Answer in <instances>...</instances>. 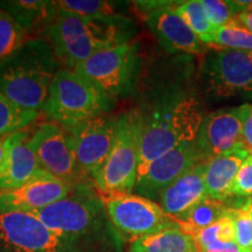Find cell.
<instances>
[{
  "instance_id": "cell-12",
  "label": "cell",
  "mask_w": 252,
  "mask_h": 252,
  "mask_svg": "<svg viewBox=\"0 0 252 252\" xmlns=\"http://www.w3.org/2000/svg\"><path fill=\"white\" fill-rule=\"evenodd\" d=\"M178 2L135 1L134 4L147 27L167 53L178 56L202 54L204 45L176 13Z\"/></svg>"
},
{
  "instance_id": "cell-23",
  "label": "cell",
  "mask_w": 252,
  "mask_h": 252,
  "mask_svg": "<svg viewBox=\"0 0 252 252\" xmlns=\"http://www.w3.org/2000/svg\"><path fill=\"white\" fill-rule=\"evenodd\" d=\"M230 208L231 206L229 203L207 197L191 208L178 220L188 232L195 235L201 230L215 224L216 222L228 215Z\"/></svg>"
},
{
  "instance_id": "cell-13",
  "label": "cell",
  "mask_w": 252,
  "mask_h": 252,
  "mask_svg": "<svg viewBox=\"0 0 252 252\" xmlns=\"http://www.w3.org/2000/svg\"><path fill=\"white\" fill-rule=\"evenodd\" d=\"M116 123L117 116L104 115L70 127H63L70 135L78 168L91 181L98 174L112 149Z\"/></svg>"
},
{
  "instance_id": "cell-33",
  "label": "cell",
  "mask_w": 252,
  "mask_h": 252,
  "mask_svg": "<svg viewBox=\"0 0 252 252\" xmlns=\"http://www.w3.org/2000/svg\"><path fill=\"white\" fill-rule=\"evenodd\" d=\"M236 23H237L239 26L247 28L249 32L252 33V8L249 9V11L239 13L237 17H236Z\"/></svg>"
},
{
  "instance_id": "cell-7",
  "label": "cell",
  "mask_w": 252,
  "mask_h": 252,
  "mask_svg": "<svg viewBox=\"0 0 252 252\" xmlns=\"http://www.w3.org/2000/svg\"><path fill=\"white\" fill-rule=\"evenodd\" d=\"M141 134L143 121L137 108L117 116L112 149L93 181L100 194L133 191L140 161Z\"/></svg>"
},
{
  "instance_id": "cell-25",
  "label": "cell",
  "mask_w": 252,
  "mask_h": 252,
  "mask_svg": "<svg viewBox=\"0 0 252 252\" xmlns=\"http://www.w3.org/2000/svg\"><path fill=\"white\" fill-rule=\"evenodd\" d=\"M175 11L204 46L214 45L216 28L208 19L201 0L179 1Z\"/></svg>"
},
{
  "instance_id": "cell-14",
  "label": "cell",
  "mask_w": 252,
  "mask_h": 252,
  "mask_svg": "<svg viewBox=\"0 0 252 252\" xmlns=\"http://www.w3.org/2000/svg\"><path fill=\"white\" fill-rule=\"evenodd\" d=\"M251 111L252 104L247 103L216 110L204 116L194 141L207 161L242 143L244 123Z\"/></svg>"
},
{
  "instance_id": "cell-22",
  "label": "cell",
  "mask_w": 252,
  "mask_h": 252,
  "mask_svg": "<svg viewBox=\"0 0 252 252\" xmlns=\"http://www.w3.org/2000/svg\"><path fill=\"white\" fill-rule=\"evenodd\" d=\"M200 252H241L236 244V230L231 216L226 215L194 235Z\"/></svg>"
},
{
  "instance_id": "cell-6",
  "label": "cell",
  "mask_w": 252,
  "mask_h": 252,
  "mask_svg": "<svg viewBox=\"0 0 252 252\" xmlns=\"http://www.w3.org/2000/svg\"><path fill=\"white\" fill-rule=\"evenodd\" d=\"M113 100L74 69H61L53 80L42 111L62 127L106 115Z\"/></svg>"
},
{
  "instance_id": "cell-15",
  "label": "cell",
  "mask_w": 252,
  "mask_h": 252,
  "mask_svg": "<svg viewBox=\"0 0 252 252\" xmlns=\"http://www.w3.org/2000/svg\"><path fill=\"white\" fill-rule=\"evenodd\" d=\"M206 161L195 141L180 145L150 163L138 176L133 191L150 200H157L160 191L178 180L189 169Z\"/></svg>"
},
{
  "instance_id": "cell-9",
  "label": "cell",
  "mask_w": 252,
  "mask_h": 252,
  "mask_svg": "<svg viewBox=\"0 0 252 252\" xmlns=\"http://www.w3.org/2000/svg\"><path fill=\"white\" fill-rule=\"evenodd\" d=\"M102 195L110 222L121 238L134 239L184 226L159 203L132 193Z\"/></svg>"
},
{
  "instance_id": "cell-20",
  "label": "cell",
  "mask_w": 252,
  "mask_h": 252,
  "mask_svg": "<svg viewBox=\"0 0 252 252\" xmlns=\"http://www.w3.org/2000/svg\"><path fill=\"white\" fill-rule=\"evenodd\" d=\"M0 8L7 12L27 35L40 32L45 34L59 13L56 1L46 0H7L0 1Z\"/></svg>"
},
{
  "instance_id": "cell-18",
  "label": "cell",
  "mask_w": 252,
  "mask_h": 252,
  "mask_svg": "<svg viewBox=\"0 0 252 252\" xmlns=\"http://www.w3.org/2000/svg\"><path fill=\"white\" fill-rule=\"evenodd\" d=\"M206 162L189 169L158 195L160 207L168 215L179 220L197 203L209 197L204 182Z\"/></svg>"
},
{
  "instance_id": "cell-21",
  "label": "cell",
  "mask_w": 252,
  "mask_h": 252,
  "mask_svg": "<svg viewBox=\"0 0 252 252\" xmlns=\"http://www.w3.org/2000/svg\"><path fill=\"white\" fill-rule=\"evenodd\" d=\"M130 252H200V250L194 235L181 226L134 239L130 243Z\"/></svg>"
},
{
  "instance_id": "cell-10",
  "label": "cell",
  "mask_w": 252,
  "mask_h": 252,
  "mask_svg": "<svg viewBox=\"0 0 252 252\" xmlns=\"http://www.w3.org/2000/svg\"><path fill=\"white\" fill-rule=\"evenodd\" d=\"M28 145L41 168L72 186L87 182L78 168L70 135L61 125L41 123L31 132Z\"/></svg>"
},
{
  "instance_id": "cell-3",
  "label": "cell",
  "mask_w": 252,
  "mask_h": 252,
  "mask_svg": "<svg viewBox=\"0 0 252 252\" xmlns=\"http://www.w3.org/2000/svg\"><path fill=\"white\" fill-rule=\"evenodd\" d=\"M61 69L48 41L28 37L13 54L0 62V94L19 108L39 112Z\"/></svg>"
},
{
  "instance_id": "cell-35",
  "label": "cell",
  "mask_w": 252,
  "mask_h": 252,
  "mask_svg": "<svg viewBox=\"0 0 252 252\" xmlns=\"http://www.w3.org/2000/svg\"><path fill=\"white\" fill-rule=\"evenodd\" d=\"M248 55H249V58H250V59L252 60V52H250V53H248Z\"/></svg>"
},
{
  "instance_id": "cell-28",
  "label": "cell",
  "mask_w": 252,
  "mask_h": 252,
  "mask_svg": "<svg viewBox=\"0 0 252 252\" xmlns=\"http://www.w3.org/2000/svg\"><path fill=\"white\" fill-rule=\"evenodd\" d=\"M27 39L26 32L7 12L0 8V62L13 54Z\"/></svg>"
},
{
  "instance_id": "cell-29",
  "label": "cell",
  "mask_w": 252,
  "mask_h": 252,
  "mask_svg": "<svg viewBox=\"0 0 252 252\" xmlns=\"http://www.w3.org/2000/svg\"><path fill=\"white\" fill-rule=\"evenodd\" d=\"M214 47L252 52V33L239 25H228L215 30Z\"/></svg>"
},
{
  "instance_id": "cell-8",
  "label": "cell",
  "mask_w": 252,
  "mask_h": 252,
  "mask_svg": "<svg viewBox=\"0 0 252 252\" xmlns=\"http://www.w3.org/2000/svg\"><path fill=\"white\" fill-rule=\"evenodd\" d=\"M112 100L128 96L139 81V45L131 41L104 49L74 68Z\"/></svg>"
},
{
  "instance_id": "cell-5",
  "label": "cell",
  "mask_w": 252,
  "mask_h": 252,
  "mask_svg": "<svg viewBox=\"0 0 252 252\" xmlns=\"http://www.w3.org/2000/svg\"><path fill=\"white\" fill-rule=\"evenodd\" d=\"M0 247L5 252H106L119 241L69 237L49 229L34 214L0 213Z\"/></svg>"
},
{
  "instance_id": "cell-34",
  "label": "cell",
  "mask_w": 252,
  "mask_h": 252,
  "mask_svg": "<svg viewBox=\"0 0 252 252\" xmlns=\"http://www.w3.org/2000/svg\"><path fill=\"white\" fill-rule=\"evenodd\" d=\"M9 135H0V167L4 162L6 152H7V141Z\"/></svg>"
},
{
  "instance_id": "cell-1",
  "label": "cell",
  "mask_w": 252,
  "mask_h": 252,
  "mask_svg": "<svg viewBox=\"0 0 252 252\" xmlns=\"http://www.w3.org/2000/svg\"><path fill=\"white\" fill-rule=\"evenodd\" d=\"M190 59L180 55L174 67L150 78L141 90L137 108L143 121L138 176L158 158L196 139L204 116L191 81Z\"/></svg>"
},
{
  "instance_id": "cell-17",
  "label": "cell",
  "mask_w": 252,
  "mask_h": 252,
  "mask_svg": "<svg viewBox=\"0 0 252 252\" xmlns=\"http://www.w3.org/2000/svg\"><path fill=\"white\" fill-rule=\"evenodd\" d=\"M30 134L26 128L8 137L7 152L0 167V191L23 187L43 171L28 145Z\"/></svg>"
},
{
  "instance_id": "cell-31",
  "label": "cell",
  "mask_w": 252,
  "mask_h": 252,
  "mask_svg": "<svg viewBox=\"0 0 252 252\" xmlns=\"http://www.w3.org/2000/svg\"><path fill=\"white\" fill-rule=\"evenodd\" d=\"M232 195L239 200L252 198V153L245 158L243 163L239 167L232 186Z\"/></svg>"
},
{
  "instance_id": "cell-30",
  "label": "cell",
  "mask_w": 252,
  "mask_h": 252,
  "mask_svg": "<svg viewBox=\"0 0 252 252\" xmlns=\"http://www.w3.org/2000/svg\"><path fill=\"white\" fill-rule=\"evenodd\" d=\"M208 19L215 28L228 26V25H237L236 23V13L231 0H201Z\"/></svg>"
},
{
  "instance_id": "cell-11",
  "label": "cell",
  "mask_w": 252,
  "mask_h": 252,
  "mask_svg": "<svg viewBox=\"0 0 252 252\" xmlns=\"http://www.w3.org/2000/svg\"><path fill=\"white\" fill-rule=\"evenodd\" d=\"M202 74L214 96L252 99V60L247 52L215 47L203 60Z\"/></svg>"
},
{
  "instance_id": "cell-2",
  "label": "cell",
  "mask_w": 252,
  "mask_h": 252,
  "mask_svg": "<svg viewBox=\"0 0 252 252\" xmlns=\"http://www.w3.org/2000/svg\"><path fill=\"white\" fill-rule=\"evenodd\" d=\"M135 34L127 15L88 18L59 12L45 35L60 63L74 69L98 52L131 42Z\"/></svg>"
},
{
  "instance_id": "cell-26",
  "label": "cell",
  "mask_w": 252,
  "mask_h": 252,
  "mask_svg": "<svg viewBox=\"0 0 252 252\" xmlns=\"http://www.w3.org/2000/svg\"><path fill=\"white\" fill-rule=\"evenodd\" d=\"M39 117V112L24 110L0 94V135H12L26 130Z\"/></svg>"
},
{
  "instance_id": "cell-4",
  "label": "cell",
  "mask_w": 252,
  "mask_h": 252,
  "mask_svg": "<svg viewBox=\"0 0 252 252\" xmlns=\"http://www.w3.org/2000/svg\"><path fill=\"white\" fill-rule=\"evenodd\" d=\"M94 184L74 186L70 194L36 212L49 229L69 237L91 241H119L121 236L110 222L102 195Z\"/></svg>"
},
{
  "instance_id": "cell-24",
  "label": "cell",
  "mask_w": 252,
  "mask_h": 252,
  "mask_svg": "<svg viewBox=\"0 0 252 252\" xmlns=\"http://www.w3.org/2000/svg\"><path fill=\"white\" fill-rule=\"evenodd\" d=\"M58 11L78 17L99 18L126 15L128 2L108 0H60L56 1Z\"/></svg>"
},
{
  "instance_id": "cell-32",
  "label": "cell",
  "mask_w": 252,
  "mask_h": 252,
  "mask_svg": "<svg viewBox=\"0 0 252 252\" xmlns=\"http://www.w3.org/2000/svg\"><path fill=\"white\" fill-rule=\"evenodd\" d=\"M241 141L245 146V149L252 153V111L244 123Z\"/></svg>"
},
{
  "instance_id": "cell-27",
  "label": "cell",
  "mask_w": 252,
  "mask_h": 252,
  "mask_svg": "<svg viewBox=\"0 0 252 252\" xmlns=\"http://www.w3.org/2000/svg\"><path fill=\"white\" fill-rule=\"evenodd\" d=\"M234 220L236 244L241 252H252V198L230 208Z\"/></svg>"
},
{
  "instance_id": "cell-16",
  "label": "cell",
  "mask_w": 252,
  "mask_h": 252,
  "mask_svg": "<svg viewBox=\"0 0 252 252\" xmlns=\"http://www.w3.org/2000/svg\"><path fill=\"white\" fill-rule=\"evenodd\" d=\"M74 186L42 171L23 187L0 191V213L35 214L67 197Z\"/></svg>"
},
{
  "instance_id": "cell-19",
  "label": "cell",
  "mask_w": 252,
  "mask_h": 252,
  "mask_svg": "<svg viewBox=\"0 0 252 252\" xmlns=\"http://www.w3.org/2000/svg\"><path fill=\"white\" fill-rule=\"evenodd\" d=\"M249 154L250 152L241 143L228 152L208 160L206 162V173H204L208 196L214 200L230 203V201L234 198L232 186L236 175Z\"/></svg>"
}]
</instances>
